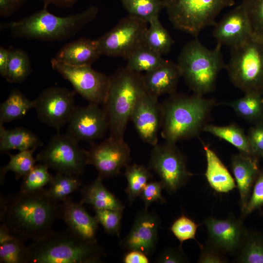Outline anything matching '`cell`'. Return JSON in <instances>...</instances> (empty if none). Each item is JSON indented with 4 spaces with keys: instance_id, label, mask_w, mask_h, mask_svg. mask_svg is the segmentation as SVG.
Returning a JSON list of instances; mask_svg holds the SVG:
<instances>
[{
    "instance_id": "cell-1",
    "label": "cell",
    "mask_w": 263,
    "mask_h": 263,
    "mask_svg": "<svg viewBox=\"0 0 263 263\" xmlns=\"http://www.w3.org/2000/svg\"><path fill=\"white\" fill-rule=\"evenodd\" d=\"M61 215L62 205L48 195L46 188L0 195V222L14 237L24 242L38 241L51 233L54 222Z\"/></svg>"
},
{
    "instance_id": "cell-2",
    "label": "cell",
    "mask_w": 263,
    "mask_h": 263,
    "mask_svg": "<svg viewBox=\"0 0 263 263\" xmlns=\"http://www.w3.org/2000/svg\"><path fill=\"white\" fill-rule=\"evenodd\" d=\"M98 8L92 6L82 12L65 17L56 16L43 9L17 21L0 24L13 37L45 41H62L76 35L95 19Z\"/></svg>"
},
{
    "instance_id": "cell-3",
    "label": "cell",
    "mask_w": 263,
    "mask_h": 263,
    "mask_svg": "<svg viewBox=\"0 0 263 263\" xmlns=\"http://www.w3.org/2000/svg\"><path fill=\"white\" fill-rule=\"evenodd\" d=\"M215 100L193 94H170L162 104L161 136L175 143L198 135L207 125Z\"/></svg>"
},
{
    "instance_id": "cell-4",
    "label": "cell",
    "mask_w": 263,
    "mask_h": 263,
    "mask_svg": "<svg viewBox=\"0 0 263 263\" xmlns=\"http://www.w3.org/2000/svg\"><path fill=\"white\" fill-rule=\"evenodd\" d=\"M29 246L30 263H97L105 257L97 243L86 241L68 228L53 231Z\"/></svg>"
},
{
    "instance_id": "cell-5",
    "label": "cell",
    "mask_w": 263,
    "mask_h": 263,
    "mask_svg": "<svg viewBox=\"0 0 263 263\" xmlns=\"http://www.w3.org/2000/svg\"><path fill=\"white\" fill-rule=\"evenodd\" d=\"M146 92L143 75L126 67L110 76L109 89L103 109L107 117L110 136L124 139L132 111Z\"/></svg>"
},
{
    "instance_id": "cell-6",
    "label": "cell",
    "mask_w": 263,
    "mask_h": 263,
    "mask_svg": "<svg viewBox=\"0 0 263 263\" xmlns=\"http://www.w3.org/2000/svg\"><path fill=\"white\" fill-rule=\"evenodd\" d=\"M222 46L217 43L209 49L195 38L182 48L177 64L181 77L194 94L204 96L214 90L218 75L225 67Z\"/></svg>"
},
{
    "instance_id": "cell-7",
    "label": "cell",
    "mask_w": 263,
    "mask_h": 263,
    "mask_svg": "<svg viewBox=\"0 0 263 263\" xmlns=\"http://www.w3.org/2000/svg\"><path fill=\"white\" fill-rule=\"evenodd\" d=\"M233 84L244 93L263 94V40L253 36L242 44L231 48L225 65Z\"/></svg>"
},
{
    "instance_id": "cell-8",
    "label": "cell",
    "mask_w": 263,
    "mask_h": 263,
    "mask_svg": "<svg viewBox=\"0 0 263 263\" xmlns=\"http://www.w3.org/2000/svg\"><path fill=\"white\" fill-rule=\"evenodd\" d=\"M169 19L174 28L197 38L233 0H164Z\"/></svg>"
},
{
    "instance_id": "cell-9",
    "label": "cell",
    "mask_w": 263,
    "mask_h": 263,
    "mask_svg": "<svg viewBox=\"0 0 263 263\" xmlns=\"http://www.w3.org/2000/svg\"><path fill=\"white\" fill-rule=\"evenodd\" d=\"M78 143L68 134L58 132L38 154L37 161L57 172L79 176L89 164V150L81 148Z\"/></svg>"
},
{
    "instance_id": "cell-10",
    "label": "cell",
    "mask_w": 263,
    "mask_h": 263,
    "mask_svg": "<svg viewBox=\"0 0 263 263\" xmlns=\"http://www.w3.org/2000/svg\"><path fill=\"white\" fill-rule=\"evenodd\" d=\"M148 169L158 175L164 189L170 194L177 192L193 175L188 169L185 155L175 143L167 141L153 146Z\"/></svg>"
},
{
    "instance_id": "cell-11",
    "label": "cell",
    "mask_w": 263,
    "mask_h": 263,
    "mask_svg": "<svg viewBox=\"0 0 263 263\" xmlns=\"http://www.w3.org/2000/svg\"><path fill=\"white\" fill-rule=\"evenodd\" d=\"M148 23L130 15L122 18L111 30L96 39L101 55L127 59L145 45Z\"/></svg>"
},
{
    "instance_id": "cell-12",
    "label": "cell",
    "mask_w": 263,
    "mask_h": 263,
    "mask_svg": "<svg viewBox=\"0 0 263 263\" xmlns=\"http://www.w3.org/2000/svg\"><path fill=\"white\" fill-rule=\"evenodd\" d=\"M52 68L69 81L75 93L89 103L103 104L108 94L110 76L93 69L91 66H73L53 58Z\"/></svg>"
},
{
    "instance_id": "cell-13",
    "label": "cell",
    "mask_w": 263,
    "mask_h": 263,
    "mask_svg": "<svg viewBox=\"0 0 263 263\" xmlns=\"http://www.w3.org/2000/svg\"><path fill=\"white\" fill-rule=\"evenodd\" d=\"M75 94V91L59 87L44 89L35 100L39 119L59 131L68 123L76 107Z\"/></svg>"
},
{
    "instance_id": "cell-14",
    "label": "cell",
    "mask_w": 263,
    "mask_h": 263,
    "mask_svg": "<svg viewBox=\"0 0 263 263\" xmlns=\"http://www.w3.org/2000/svg\"><path fill=\"white\" fill-rule=\"evenodd\" d=\"M131 150L124 139L109 136L98 144H93L89 150V164L97 170L102 179L117 176L129 165Z\"/></svg>"
},
{
    "instance_id": "cell-15",
    "label": "cell",
    "mask_w": 263,
    "mask_h": 263,
    "mask_svg": "<svg viewBox=\"0 0 263 263\" xmlns=\"http://www.w3.org/2000/svg\"><path fill=\"white\" fill-rule=\"evenodd\" d=\"M68 124L66 134L77 142L93 143L103 138L109 130L105 111L95 103L76 106Z\"/></svg>"
},
{
    "instance_id": "cell-16",
    "label": "cell",
    "mask_w": 263,
    "mask_h": 263,
    "mask_svg": "<svg viewBox=\"0 0 263 263\" xmlns=\"http://www.w3.org/2000/svg\"><path fill=\"white\" fill-rule=\"evenodd\" d=\"M207 242L225 254H237L247 233L241 219L233 215L221 219L210 216L203 221Z\"/></svg>"
},
{
    "instance_id": "cell-17",
    "label": "cell",
    "mask_w": 263,
    "mask_h": 263,
    "mask_svg": "<svg viewBox=\"0 0 263 263\" xmlns=\"http://www.w3.org/2000/svg\"><path fill=\"white\" fill-rule=\"evenodd\" d=\"M160 225L158 215L144 208L136 215L130 232L120 241V245L127 251L136 250L151 255L157 244Z\"/></svg>"
},
{
    "instance_id": "cell-18",
    "label": "cell",
    "mask_w": 263,
    "mask_h": 263,
    "mask_svg": "<svg viewBox=\"0 0 263 263\" xmlns=\"http://www.w3.org/2000/svg\"><path fill=\"white\" fill-rule=\"evenodd\" d=\"M158 99L145 92L130 118L142 140L153 146L158 143V132L163 121V108Z\"/></svg>"
},
{
    "instance_id": "cell-19",
    "label": "cell",
    "mask_w": 263,
    "mask_h": 263,
    "mask_svg": "<svg viewBox=\"0 0 263 263\" xmlns=\"http://www.w3.org/2000/svg\"><path fill=\"white\" fill-rule=\"evenodd\" d=\"M214 26L212 34L217 42L230 48L253 36L249 19L242 4L228 12Z\"/></svg>"
},
{
    "instance_id": "cell-20",
    "label": "cell",
    "mask_w": 263,
    "mask_h": 263,
    "mask_svg": "<svg viewBox=\"0 0 263 263\" xmlns=\"http://www.w3.org/2000/svg\"><path fill=\"white\" fill-rule=\"evenodd\" d=\"M62 202L61 219L68 228L86 241L97 243L99 223L95 217L87 212L82 204L74 202L70 197L65 198Z\"/></svg>"
},
{
    "instance_id": "cell-21",
    "label": "cell",
    "mask_w": 263,
    "mask_h": 263,
    "mask_svg": "<svg viewBox=\"0 0 263 263\" xmlns=\"http://www.w3.org/2000/svg\"><path fill=\"white\" fill-rule=\"evenodd\" d=\"M181 77L177 63L167 60L157 68L145 72L143 81L146 92L158 98L165 94H174Z\"/></svg>"
},
{
    "instance_id": "cell-22",
    "label": "cell",
    "mask_w": 263,
    "mask_h": 263,
    "mask_svg": "<svg viewBox=\"0 0 263 263\" xmlns=\"http://www.w3.org/2000/svg\"><path fill=\"white\" fill-rule=\"evenodd\" d=\"M102 55L96 40L81 38L63 45L54 58L73 66H91Z\"/></svg>"
},
{
    "instance_id": "cell-23",
    "label": "cell",
    "mask_w": 263,
    "mask_h": 263,
    "mask_svg": "<svg viewBox=\"0 0 263 263\" xmlns=\"http://www.w3.org/2000/svg\"><path fill=\"white\" fill-rule=\"evenodd\" d=\"M231 168L239 190L242 212L249 200L260 172L258 162L253 156L240 153L232 156Z\"/></svg>"
},
{
    "instance_id": "cell-24",
    "label": "cell",
    "mask_w": 263,
    "mask_h": 263,
    "mask_svg": "<svg viewBox=\"0 0 263 263\" xmlns=\"http://www.w3.org/2000/svg\"><path fill=\"white\" fill-rule=\"evenodd\" d=\"M207 160L205 176L210 187L216 192L227 193L236 185L229 173L216 153L207 145H204Z\"/></svg>"
},
{
    "instance_id": "cell-25",
    "label": "cell",
    "mask_w": 263,
    "mask_h": 263,
    "mask_svg": "<svg viewBox=\"0 0 263 263\" xmlns=\"http://www.w3.org/2000/svg\"><path fill=\"white\" fill-rule=\"evenodd\" d=\"M101 178L84 186L80 190L81 204L91 205L94 209H111L124 210L125 206L103 184Z\"/></svg>"
},
{
    "instance_id": "cell-26",
    "label": "cell",
    "mask_w": 263,
    "mask_h": 263,
    "mask_svg": "<svg viewBox=\"0 0 263 263\" xmlns=\"http://www.w3.org/2000/svg\"><path fill=\"white\" fill-rule=\"evenodd\" d=\"M43 145L42 141L30 130L22 127L6 129L0 125V151L7 153L17 150L20 151L36 148Z\"/></svg>"
},
{
    "instance_id": "cell-27",
    "label": "cell",
    "mask_w": 263,
    "mask_h": 263,
    "mask_svg": "<svg viewBox=\"0 0 263 263\" xmlns=\"http://www.w3.org/2000/svg\"><path fill=\"white\" fill-rule=\"evenodd\" d=\"M35 107V100H30L19 90L13 89L0 105V125L21 118Z\"/></svg>"
},
{
    "instance_id": "cell-28",
    "label": "cell",
    "mask_w": 263,
    "mask_h": 263,
    "mask_svg": "<svg viewBox=\"0 0 263 263\" xmlns=\"http://www.w3.org/2000/svg\"><path fill=\"white\" fill-rule=\"evenodd\" d=\"M231 108L241 117L259 122L263 118V94L258 92L244 93L238 99L223 103Z\"/></svg>"
},
{
    "instance_id": "cell-29",
    "label": "cell",
    "mask_w": 263,
    "mask_h": 263,
    "mask_svg": "<svg viewBox=\"0 0 263 263\" xmlns=\"http://www.w3.org/2000/svg\"><path fill=\"white\" fill-rule=\"evenodd\" d=\"M203 131L209 132L227 141L242 153L253 156L247 135L236 124L223 126L207 124L204 126Z\"/></svg>"
},
{
    "instance_id": "cell-30",
    "label": "cell",
    "mask_w": 263,
    "mask_h": 263,
    "mask_svg": "<svg viewBox=\"0 0 263 263\" xmlns=\"http://www.w3.org/2000/svg\"><path fill=\"white\" fill-rule=\"evenodd\" d=\"M8 49L9 58L5 78L9 83L22 82L32 72L29 56L24 50L20 49L10 47Z\"/></svg>"
},
{
    "instance_id": "cell-31",
    "label": "cell",
    "mask_w": 263,
    "mask_h": 263,
    "mask_svg": "<svg viewBox=\"0 0 263 263\" xmlns=\"http://www.w3.org/2000/svg\"><path fill=\"white\" fill-rule=\"evenodd\" d=\"M126 59L127 63L125 67L131 71L138 73L151 71L167 61L146 45L135 50Z\"/></svg>"
},
{
    "instance_id": "cell-32",
    "label": "cell",
    "mask_w": 263,
    "mask_h": 263,
    "mask_svg": "<svg viewBox=\"0 0 263 263\" xmlns=\"http://www.w3.org/2000/svg\"><path fill=\"white\" fill-rule=\"evenodd\" d=\"M124 174L128 184L125 192L129 203L132 204L152 179V174L148 168L136 164L127 166Z\"/></svg>"
},
{
    "instance_id": "cell-33",
    "label": "cell",
    "mask_w": 263,
    "mask_h": 263,
    "mask_svg": "<svg viewBox=\"0 0 263 263\" xmlns=\"http://www.w3.org/2000/svg\"><path fill=\"white\" fill-rule=\"evenodd\" d=\"M158 18L153 19L149 22L145 43L146 46L162 56L170 52L174 40L161 24Z\"/></svg>"
},
{
    "instance_id": "cell-34",
    "label": "cell",
    "mask_w": 263,
    "mask_h": 263,
    "mask_svg": "<svg viewBox=\"0 0 263 263\" xmlns=\"http://www.w3.org/2000/svg\"><path fill=\"white\" fill-rule=\"evenodd\" d=\"M33 148L29 150L20 151L16 154L13 155L7 153L9 157L8 163L0 169V183H3L5 175L8 171H12L15 174L17 180L23 177L34 168L37 162L33 154L36 150Z\"/></svg>"
},
{
    "instance_id": "cell-35",
    "label": "cell",
    "mask_w": 263,
    "mask_h": 263,
    "mask_svg": "<svg viewBox=\"0 0 263 263\" xmlns=\"http://www.w3.org/2000/svg\"><path fill=\"white\" fill-rule=\"evenodd\" d=\"M129 15L149 23L165 8L164 0H121Z\"/></svg>"
},
{
    "instance_id": "cell-36",
    "label": "cell",
    "mask_w": 263,
    "mask_h": 263,
    "mask_svg": "<svg viewBox=\"0 0 263 263\" xmlns=\"http://www.w3.org/2000/svg\"><path fill=\"white\" fill-rule=\"evenodd\" d=\"M81 185L82 182L79 176L57 172L53 176L47 192L53 199L62 201L71 193L78 190Z\"/></svg>"
},
{
    "instance_id": "cell-37",
    "label": "cell",
    "mask_w": 263,
    "mask_h": 263,
    "mask_svg": "<svg viewBox=\"0 0 263 263\" xmlns=\"http://www.w3.org/2000/svg\"><path fill=\"white\" fill-rule=\"evenodd\" d=\"M236 261L240 263H263V235L247 232L237 254Z\"/></svg>"
},
{
    "instance_id": "cell-38",
    "label": "cell",
    "mask_w": 263,
    "mask_h": 263,
    "mask_svg": "<svg viewBox=\"0 0 263 263\" xmlns=\"http://www.w3.org/2000/svg\"><path fill=\"white\" fill-rule=\"evenodd\" d=\"M25 243L14 237L0 244V263H30V248Z\"/></svg>"
},
{
    "instance_id": "cell-39",
    "label": "cell",
    "mask_w": 263,
    "mask_h": 263,
    "mask_svg": "<svg viewBox=\"0 0 263 263\" xmlns=\"http://www.w3.org/2000/svg\"><path fill=\"white\" fill-rule=\"evenodd\" d=\"M49 168L41 163L35 165L32 170L23 177L20 191L30 192L43 188L50 184L53 176L48 171Z\"/></svg>"
},
{
    "instance_id": "cell-40",
    "label": "cell",
    "mask_w": 263,
    "mask_h": 263,
    "mask_svg": "<svg viewBox=\"0 0 263 263\" xmlns=\"http://www.w3.org/2000/svg\"><path fill=\"white\" fill-rule=\"evenodd\" d=\"M94 211L95 218L105 232L120 237L123 210L99 209Z\"/></svg>"
},
{
    "instance_id": "cell-41",
    "label": "cell",
    "mask_w": 263,
    "mask_h": 263,
    "mask_svg": "<svg viewBox=\"0 0 263 263\" xmlns=\"http://www.w3.org/2000/svg\"><path fill=\"white\" fill-rule=\"evenodd\" d=\"M249 19L253 36L263 40V0H241Z\"/></svg>"
},
{
    "instance_id": "cell-42",
    "label": "cell",
    "mask_w": 263,
    "mask_h": 263,
    "mask_svg": "<svg viewBox=\"0 0 263 263\" xmlns=\"http://www.w3.org/2000/svg\"><path fill=\"white\" fill-rule=\"evenodd\" d=\"M199 225L188 217L182 215L172 224L170 230L180 242V245L188 240H194Z\"/></svg>"
},
{
    "instance_id": "cell-43",
    "label": "cell",
    "mask_w": 263,
    "mask_h": 263,
    "mask_svg": "<svg viewBox=\"0 0 263 263\" xmlns=\"http://www.w3.org/2000/svg\"><path fill=\"white\" fill-rule=\"evenodd\" d=\"M163 189L164 187L160 181H150L147 184L139 196L144 202L145 209H148L153 202L167 203V200L162 195Z\"/></svg>"
},
{
    "instance_id": "cell-44",
    "label": "cell",
    "mask_w": 263,
    "mask_h": 263,
    "mask_svg": "<svg viewBox=\"0 0 263 263\" xmlns=\"http://www.w3.org/2000/svg\"><path fill=\"white\" fill-rule=\"evenodd\" d=\"M263 206V169L259 172L254 184L249 200L242 212L245 217Z\"/></svg>"
},
{
    "instance_id": "cell-45",
    "label": "cell",
    "mask_w": 263,
    "mask_h": 263,
    "mask_svg": "<svg viewBox=\"0 0 263 263\" xmlns=\"http://www.w3.org/2000/svg\"><path fill=\"white\" fill-rule=\"evenodd\" d=\"M247 136L252 155L263 159V122H257L250 128Z\"/></svg>"
},
{
    "instance_id": "cell-46",
    "label": "cell",
    "mask_w": 263,
    "mask_h": 263,
    "mask_svg": "<svg viewBox=\"0 0 263 263\" xmlns=\"http://www.w3.org/2000/svg\"><path fill=\"white\" fill-rule=\"evenodd\" d=\"M201 248L197 261L199 263H225L228 261L226 254L207 242Z\"/></svg>"
},
{
    "instance_id": "cell-47",
    "label": "cell",
    "mask_w": 263,
    "mask_h": 263,
    "mask_svg": "<svg viewBox=\"0 0 263 263\" xmlns=\"http://www.w3.org/2000/svg\"><path fill=\"white\" fill-rule=\"evenodd\" d=\"M188 260L183 252L182 246L177 248H168L162 250L154 261L157 263H183Z\"/></svg>"
},
{
    "instance_id": "cell-48",
    "label": "cell",
    "mask_w": 263,
    "mask_h": 263,
    "mask_svg": "<svg viewBox=\"0 0 263 263\" xmlns=\"http://www.w3.org/2000/svg\"><path fill=\"white\" fill-rule=\"evenodd\" d=\"M26 0H0V16L7 17L19 10Z\"/></svg>"
},
{
    "instance_id": "cell-49",
    "label": "cell",
    "mask_w": 263,
    "mask_h": 263,
    "mask_svg": "<svg viewBox=\"0 0 263 263\" xmlns=\"http://www.w3.org/2000/svg\"><path fill=\"white\" fill-rule=\"evenodd\" d=\"M123 262L124 263H148L149 260L148 256L142 252L132 250L127 251L123 257Z\"/></svg>"
},
{
    "instance_id": "cell-50",
    "label": "cell",
    "mask_w": 263,
    "mask_h": 263,
    "mask_svg": "<svg viewBox=\"0 0 263 263\" xmlns=\"http://www.w3.org/2000/svg\"><path fill=\"white\" fill-rule=\"evenodd\" d=\"M9 58V49L0 46V75L5 77Z\"/></svg>"
},
{
    "instance_id": "cell-51",
    "label": "cell",
    "mask_w": 263,
    "mask_h": 263,
    "mask_svg": "<svg viewBox=\"0 0 263 263\" xmlns=\"http://www.w3.org/2000/svg\"><path fill=\"white\" fill-rule=\"evenodd\" d=\"M43 3V8H47L50 4L62 8H69L73 6L77 0H41Z\"/></svg>"
},
{
    "instance_id": "cell-52",
    "label": "cell",
    "mask_w": 263,
    "mask_h": 263,
    "mask_svg": "<svg viewBox=\"0 0 263 263\" xmlns=\"http://www.w3.org/2000/svg\"><path fill=\"white\" fill-rule=\"evenodd\" d=\"M14 237L11 234L8 227L1 223L0 226V244L8 241Z\"/></svg>"
}]
</instances>
